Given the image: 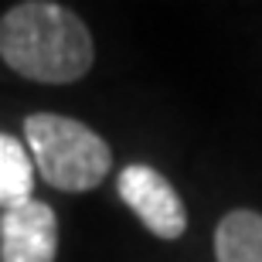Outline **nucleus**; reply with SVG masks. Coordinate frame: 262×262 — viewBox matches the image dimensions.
<instances>
[{"label":"nucleus","mask_w":262,"mask_h":262,"mask_svg":"<svg viewBox=\"0 0 262 262\" xmlns=\"http://www.w3.org/2000/svg\"><path fill=\"white\" fill-rule=\"evenodd\" d=\"M0 61L41 85H72L96 61L92 31L72 7L20 0L0 14Z\"/></svg>","instance_id":"f257e3e1"},{"label":"nucleus","mask_w":262,"mask_h":262,"mask_svg":"<svg viewBox=\"0 0 262 262\" xmlns=\"http://www.w3.org/2000/svg\"><path fill=\"white\" fill-rule=\"evenodd\" d=\"M24 146L34 170L55 191H96L113 170V150L92 126L61 113H31L24 119Z\"/></svg>","instance_id":"f03ea898"},{"label":"nucleus","mask_w":262,"mask_h":262,"mask_svg":"<svg viewBox=\"0 0 262 262\" xmlns=\"http://www.w3.org/2000/svg\"><path fill=\"white\" fill-rule=\"evenodd\" d=\"M116 191L143 228L164 242H177L187 232V208L177 187L150 164H126L116 174Z\"/></svg>","instance_id":"7ed1b4c3"},{"label":"nucleus","mask_w":262,"mask_h":262,"mask_svg":"<svg viewBox=\"0 0 262 262\" xmlns=\"http://www.w3.org/2000/svg\"><path fill=\"white\" fill-rule=\"evenodd\" d=\"M58 218L48 201L28 198L0 211V262H55Z\"/></svg>","instance_id":"20e7f679"},{"label":"nucleus","mask_w":262,"mask_h":262,"mask_svg":"<svg viewBox=\"0 0 262 262\" xmlns=\"http://www.w3.org/2000/svg\"><path fill=\"white\" fill-rule=\"evenodd\" d=\"M218 262H262V214L252 208H232L214 228Z\"/></svg>","instance_id":"39448f33"},{"label":"nucleus","mask_w":262,"mask_h":262,"mask_svg":"<svg viewBox=\"0 0 262 262\" xmlns=\"http://www.w3.org/2000/svg\"><path fill=\"white\" fill-rule=\"evenodd\" d=\"M34 198V160L17 136L0 129V208Z\"/></svg>","instance_id":"423d86ee"}]
</instances>
